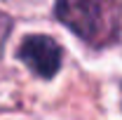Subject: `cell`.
Instances as JSON below:
<instances>
[{"mask_svg": "<svg viewBox=\"0 0 122 120\" xmlns=\"http://www.w3.org/2000/svg\"><path fill=\"white\" fill-rule=\"evenodd\" d=\"M56 19L92 47L117 40L122 0H56Z\"/></svg>", "mask_w": 122, "mask_h": 120, "instance_id": "obj_1", "label": "cell"}, {"mask_svg": "<svg viewBox=\"0 0 122 120\" xmlns=\"http://www.w3.org/2000/svg\"><path fill=\"white\" fill-rule=\"evenodd\" d=\"M61 47L56 45L54 38L49 35H40V33H33L26 35L21 40V45L16 49V57L19 61H24L38 78H54L61 68Z\"/></svg>", "mask_w": 122, "mask_h": 120, "instance_id": "obj_2", "label": "cell"}, {"mask_svg": "<svg viewBox=\"0 0 122 120\" xmlns=\"http://www.w3.org/2000/svg\"><path fill=\"white\" fill-rule=\"evenodd\" d=\"M12 26H14L12 16L5 14V12H0V54H2L5 43H7V38H10V33H12Z\"/></svg>", "mask_w": 122, "mask_h": 120, "instance_id": "obj_3", "label": "cell"}]
</instances>
